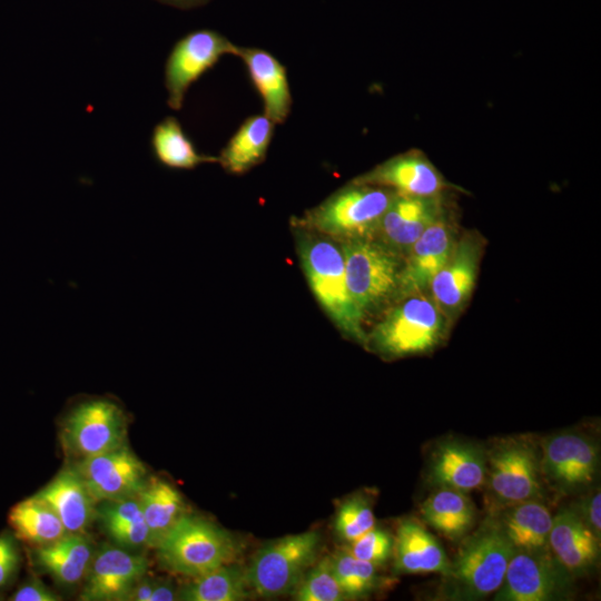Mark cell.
Returning a JSON list of instances; mask_svg holds the SVG:
<instances>
[{
  "mask_svg": "<svg viewBox=\"0 0 601 601\" xmlns=\"http://www.w3.org/2000/svg\"><path fill=\"white\" fill-rule=\"evenodd\" d=\"M155 158L173 169H194L206 162H218V158L200 154L187 136L177 118L165 117L154 128L150 138Z\"/></svg>",
  "mask_w": 601,
  "mask_h": 601,
  "instance_id": "4dcf8cb0",
  "label": "cell"
},
{
  "mask_svg": "<svg viewBox=\"0 0 601 601\" xmlns=\"http://www.w3.org/2000/svg\"><path fill=\"white\" fill-rule=\"evenodd\" d=\"M348 543L347 550L354 556L378 566L387 562L393 554L394 538L385 530L374 526Z\"/></svg>",
  "mask_w": 601,
  "mask_h": 601,
  "instance_id": "d590c367",
  "label": "cell"
},
{
  "mask_svg": "<svg viewBox=\"0 0 601 601\" xmlns=\"http://www.w3.org/2000/svg\"><path fill=\"white\" fill-rule=\"evenodd\" d=\"M156 550L164 568L195 579L230 563L237 545L233 536L215 523L185 514Z\"/></svg>",
  "mask_w": 601,
  "mask_h": 601,
  "instance_id": "8992f818",
  "label": "cell"
},
{
  "mask_svg": "<svg viewBox=\"0 0 601 601\" xmlns=\"http://www.w3.org/2000/svg\"><path fill=\"white\" fill-rule=\"evenodd\" d=\"M8 520L17 536L35 548L53 543L68 534L53 509L36 495L16 504Z\"/></svg>",
  "mask_w": 601,
  "mask_h": 601,
  "instance_id": "f546056e",
  "label": "cell"
},
{
  "mask_svg": "<svg viewBox=\"0 0 601 601\" xmlns=\"http://www.w3.org/2000/svg\"><path fill=\"white\" fill-rule=\"evenodd\" d=\"M319 534L307 531L264 545L246 570L247 581L258 595L290 593L316 558Z\"/></svg>",
  "mask_w": 601,
  "mask_h": 601,
  "instance_id": "9c48e42d",
  "label": "cell"
},
{
  "mask_svg": "<svg viewBox=\"0 0 601 601\" xmlns=\"http://www.w3.org/2000/svg\"><path fill=\"white\" fill-rule=\"evenodd\" d=\"M18 552L8 536H0V587L4 585L18 565Z\"/></svg>",
  "mask_w": 601,
  "mask_h": 601,
  "instance_id": "f35d334b",
  "label": "cell"
},
{
  "mask_svg": "<svg viewBox=\"0 0 601 601\" xmlns=\"http://www.w3.org/2000/svg\"><path fill=\"white\" fill-rule=\"evenodd\" d=\"M461 541L444 575L445 595L454 600L484 599L502 584L515 549L492 513Z\"/></svg>",
  "mask_w": 601,
  "mask_h": 601,
  "instance_id": "6da1fadb",
  "label": "cell"
},
{
  "mask_svg": "<svg viewBox=\"0 0 601 601\" xmlns=\"http://www.w3.org/2000/svg\"><path fill=\"white\" fill-rule=\"evenodd\" d=\"M96 549L86 534L68 533L58 541L35 548L38 568L65 588L85 581Z\"/></svg>",
  "mask_w": 601,
  "mask_h": 601,
  "instance_id": "cb8c5ba5",
  "label": "cell"
},
{
  "mask_svg": "<svg viewBox=\"0 0 601 601\" xmlns=\"http://www.w3.org/2000/svg\"><path fill=\"white\" fill-rule=\"evenodd\" d=\"M137 497L148 526L149 546L156 549L187 514L184 499L173 484L159 477H148Z\"/></svg>",
  "mask_w": 601,
  "mask_h": 601,
  "instance_id": "83f0119b",
  "label": "cell"
},
{
  "mask_svg": "<svg viewBox=\"0 0 601 601\" xmlns=\"http://www.w3.org/2000/svg\"><path fill=\"white\" fill-rule=\"evenodd\" d=\"M148 572V560L116 544L96 549L79 599L126 601L135 583Z\"/></svg>",
  "mask_w": 601,
  "mask_h": 601,
  "instance_id": "5bb4252c",
  "label": "cell"
},
{
  "mask_svg": "<svg viewBox=\"0 0 601 601\" xmlns=\"http://www.w3.org/2000/svg\"><path fill=\"white\" fill-rule=\"evenodd\" d=\"M298 601H341L346 597L332 569L331 558H324L299 582Z\"/></svg>",
  "mask_w": 601,
  "mask_h": 601,
  "instance_id": "e575fe53",
  "label": "cell"
},
{
  "mask_svg": "<svg viewBox=\"0 0 601 601\" xmlns=\"http://www.w3.org/2000/svg\"><path fill=\"white\" fill-rule=\"evenodd\" d=\"M395 195L390 188L351 183L308 210L299 223L344 242L374 239Z\"/></svg>",
  "mask_w": 601,
  "mask_h": 601,
  "instance_id": "277c9868",
  "label": "cell"
},
{
  "mask_svg": "<svg viewBox=\"0 0 601 601\" xmlns=\"http://www.w3.org/2000/svg\"><path fill=\"white\" fill-rule=\"evenodd\" d=\"M573 579L549 546L539 550H515L494 600H562L570 597Z\"/></svg>",
  "mask_w": 601,
  "mask_h": 601,
  "instance_id": "30bf717a",
  "label": "cell"
},
{
  "mask_svg": "<svg viewBox=\"0 0 601 601\" xmlns=\"http://www.w3.org/2000/svg\"><path fill=\"white\" fill-rule=\"evenodd\" d=\"M341 250L349 294L364 316L397 300L402 256L376 239L345 240Z\"/></svg>",
  "mask_w": 601,
  "mask_h": 601,
  "instance_id": "52a82bcc",
  "label": "cell"
},
{
  "mask_svg": "<svg viewBox=\"0 0 601 601\" xmlns=\"http://www.w3.org/2000/svg\"><path fill=\"white\" fill-rule=\"evenodd\" d=\"M447 321L426 292L410 295L385 314L367 345L388 357L426 353L443 339Z\"/></svg>",
  "mask_w": 601,
  "mask_h": 601,
  "instance_id": "5b68a950",
  "label": "cell"
},
{
  "mask_svg": "<svg viewBox=\"0 0 601 601\" xmlns=\"http://www.w3.org/2000/svg\"><path fill=\"white\" fill-rule=\"evenodd\" d=\"M544 483L560 494L588 490L597 480L600 466L598 443L578 431L550 435L541 445Z\"/></svg>",
  "mask_w": 601,
  "mask_h": 601,
  "instance_id": "8fae6325",
  "label": "cell"
},
{
  "mask_svg": "<svg viewBox=\"0 0 601 601\" xmlns=\"http://www.w3.org/2000/svg\"><path fill=\"white\" fill-rule=\"evenodd\" d=\"M274 128L264 114L248 117L221 149L218 162L229 174L247 173L265 159Z\"/></svg>",
  "mask_w": 601,
  "mask_h": 601,
  "instance_id": "484cf974",
  "label": "cell"
},
{
  "mask_svg": "<svg viewBox=\"0 0 601 601\" xmlns=\"http://www.w3.org/2000/svg\"><path fill=\"white\" fill-rule=\"evenodd\" d=\"M161 2L179 7V8H190L198 4H203L208 0H159Z\"/></svg>",
  "mask_w": 601,
  "mask_h": 601,
  "instance_id": "b9f144b4",
  "label": "cell"
},
{
  "mask_svg": "<svg viewBox=\"0 0 601 601\" xmlns=\"http://www.w3.org/2000/svg\"><path fill=\"white\" fill-rule=\"evenodd\" d=\"M457 238L444 213L418 237L403 258L397 300L425 293L447 260Z\"/></svg>",
  "mask_w": 601,
  "mask_h": 601,
  "instance_id": "2e32d148",
  "label": "cell"
},
{
  "mask_svg": "<svg viewBox=\"0 0 601 601\" xmlns=\"http://www.w3.org/2000/svg\"><path fill=\"white\" fill-rule=\"evenodd\" d=\"M444 213L443 194L422 197L396 193L374 239L404 258L418 237Z\"/></svg>",
  "mask_w": 601,
  "mask_h": 601,
  "instance_id": "e0dca14e",
  "label": "cell"
},
{
  "mask_svg": "<svg viewBox=\"0 0 601 601\" xmlns=\"http://www.w3.org/2000/svg\"><path fill=\"white\" fill-rule=\"evenodd\" d=\"M422 519L451 541H461L473 529L476 511L467 493L435 487L421 504Z\"/></svg>",
  "mask_w": 601,
  "mask_h": 601,
  "instance_id": "4316f807",
  "label": "cell"
},
{
  "mask_svg": "<svg viewBox=\"0 0 601 601\" xmlns=\"http://www.w3.org/2000/svg\"><path fill=\"white\" fill-rule=\"evenodd\" d=\"M156 579L145 574L129 591L126 601H149Z\"/></svg>",
  "mask_w": 601,
  "mask_h": 601,
  "instance_id": "ab89813d",
  "label": "cell"
},
{
  "mask_svg": "<svg viewBox=\"0 0 601 601\" xmlns=\"http://www.w3.org/2000/svg\"><path fill=\"white\" fill-rule=\"evenodd\" d=\"M71 464L97 503L137 497L148 480L146 466L128 444Z\"/></svg>",
  "mask_w": 601,
  "mask_h": 601,
  "instance_id": "4fadbf2b",
  "label": "cell"
},
{
  "mask_svg": "<svg viewBox=\"0 0 601 601\" xmlns=\"http://www.w3.org/2000/svg\"><path fill=\"white\" fill-rule=\"evenodd\" d=\"M352 183L381 186L398 194L422 197L442 195L453 187L418 150L394 156Z\"/></svg>",
  "mask_w": 601,
  "mask_h": 601,
  "instance_id": "ac0fdd59",
  "label": "cell"
},
{
  "mask_svg": "<svg viewBox=\"0 0 601 601\" xmlns=\"http://www.w3.org/2000/svg\"><path fill=\"white\" fill-rule=\"evenodd\" d=\"M482 255L481 238L465 234L432 279L428 295L447 319H453L469 302Z\"/></svg>",
  "mask_w": 601,
  "mask_h": 601,
  "instance_id": "9a60e30c",
  "label": "cell"
},
{
  "mask_svg": "<svg viewBox=\"0 0 601 601\" xmlns=\"http://www.w3.org/2000/svg\"><path fill=\"white\" fill-rule=\"evenodd\" d=\"M248 588L246 571L227 563L185 584L178 590V600L240 601L248 597Z\"/></svg>",
  "mask_w": 601,
  "mask_h": 601,
  "instance_id": "1f68e13d",
  "label": "cell"
},
{
  "mask_svg": "<svg viewBox=\"0 0 601 601\" xmlns=\"http://www.w3.org/2000/svg\"><path fill=\"white\" fill-rule=\"evenodd\" d=\"M96 519L114 544L130 551L149 546V531L138 497L97 503Z\"/></svg>",
  "mask_w": 601,
  "mask_h": 601,
  "instance_id": "f1b7e54d",
  "label": "cell"
},
{
  "mask_svg": "<svg viewBox=\"0 0 601 601\" xmlns=\"http://www.w3.org/2000/svg\"><path fill=\"white\" fill-rule=\"evenodd\" d=\"M549 548L556 560L573 577L589 574L600 559V539L582 522L573 508L553 515Z\"/></svg>",
  "mask_w": 601,
  "mask_h": 601,
  "instance_id": "ffe728a7",
  "label": "cell"
},
{
  "mask_svg": "<svg viewBox=\"0 0 601 601\" xmlns=\"http://www.w3.org/2000/svg\"><path fill=\"white\" fill-rule=\"evenodd\" d=\"M178 600V590L170 581L156 580L149 601Z\"/></svg>",
  "mask_w": 601,
  "mask_h": 601,
  "instance_id": "60d3db41",
  "label": "cell"
},
{
  "mask_svg": "<svg viewBox=\"0 0 601 601\" xmlns=\"http://www.w3.org/2000/svg\"><path fill=\"white\" fill-rule=\"evenodd\" d=\"M541 446L529 435L496 440L486 450L485 490L491 512L544 497Z\"/></svg>",
  "mask_w": 601,
  "mask_h": 601,
  "instance_id": "3957f363",
  "label": "cell"
},
{
  "mask_svg": "<svg viewBox=\"0 0 601 601\" xmlns=\"http://www.w3.org/2000/svg\"><path fill=\"white\" fill-rule=\"evenodd\" d=\"M486 450L460 439H446L433 449L427 464V481L434 487L469 493L484 485Z\"/></svg>",
  "mask_w": 601,
  "mask_h": 601,
  "instance_id": "d6986e66",
  "label": "cell"
},
{
  "mask_svg": "<svg viewBox=\"0 0 601 601\" xmlns=\"http://www.w3.org/2000/svg\"><path fill=\"white\" fill-rule=\"evenodd\" d=\"M13 601H59L61 598L51 591L43 582L30 580L22 584L12 595Z\"/></svg>",
  "mask_w": 601,
  "mask_h": 601,
  "instance_id": "74e56055",
  "label": "cell"
},
{
  "mask_svg": "<svg viewBox=\"0 0 601 601\" xmlns=\"http://www.w3.org/2000/svg\"><path fill=\"white\" fill-rule=\"evenodd\" d=\"M393 554L398 573H440L444 577L450 569V559L441 543L413 520L398 524Z\"/></svg>",
  "mask_w": 601,
  "mask_h": 601,
  "instance_id": "603a6c76",
  "label": "cell"
},
{
  "mask_svg": "<svg viewBox=\"0 0 601 601\" xmlns=\"http://www.w3.org/2000/svg\"><path fill=\"white\" fill-rule=\"evenodd\" d=\"M492 513L515 550L549 546L553 515L542 500H528Z\"/></svg>",
  "mask_w": 601,
  "mask_h": 601,
  "instance_id": "d4e9b609",
  "label": "cell"
},
{
  "mask_svg": "<svg viewBox=\"0 0 601 601\" xmlns=\"http://www.w3.org/2000/svg\"><path fill=\"white\" fill-rule=\"evenodd\" d=\"M35 495L53 509L68 533L86 534L96 519L97 502L71 463Z\"/></svg>",
  "mask_w": 601,
  "mask_h": 601,
  "instance_id": "44dd1931",
  "label": "cell"
},
{
  "mask_svg": "<svg viewBox=\"0 0 601 601\" xmlns=\"http://www.w3.org/2000/svg\"><path fill=\"white\" fill-rule=\"evenodd\" d=\"M236 56L245 63L263 100L264 115L275 125L285 122L290 114L293 98L284 65L270 52L259 48L238 46Z\"/></svg>",
  "mask_w": 601,
  "mask_h": 601,
  "instance_id": "7402d4cb",
  "label": "cell"
},
{
  "mask_svg": "<svg viewBox=\"0 0 601 601\" xmlns=\"http://www.w3.org/2000/svg\"><path fill=\"white\" fill-rule=\"evenodd\" d=\"M298 252L308 285L322 308L345 336L367 345L365 316L349 294L341 247L313 236L300 239Z\"/></svg>",
  "mask_w": 601,
  "mask_h": 601,
  "instance_id": "7a4b0ae2",
  "label": "cell"
},
{
  "mask_svg": "<svg viewBox=\"0 0 601 601\" xmlns=\"http://www.w3.org/2000/svg\"><path fill=\"white\" fill-rule=\"evenodd\" d=\"M331 563L346 599L364 598L381 585L377 565L354 556L347 549L331 556Z\"/></svg>",
  "mask_w": 601,
  "mask_h": 601,
  "instance_id": "d6a6232c",
  "label": "cell"
},
{
  "mask_svg": "<svg viewBox=\"0 0 601 601\" xmlns=\"http://www.w3.org/2000/svg\"><path fill=\"white\" fill-rule=\"evenodd\" d=\"M375 526V515L371 501L363 495H354L339 506L335 530L339 538L351 542Z\"/></svg>",
  "mask_w": 601,
  "mask_h": 601,
  "instance_id": "836d02e7",
  "label": "cell"
},
{
  "mask_svg": "<svg viewBox=\"0 0 601 601\" xmlns=\"http://www.w3.org/2000/svg\"><path fill=\"white\" fill-rule=\"evenodd\" d=\"M587 491V490H585ZM573 510L580 516L588 529L601 538V492L600 487H593L587 491L580 501L573 506Z\"/></svg>",
  "mask_w": 601,
  "mask_h": 601,
  "instance_id": "8d00e7d4",
  "label": "cell"
},
{
  "mask_svg": "<svg viewBox=\"0 0 601 601\" xmlns=\"http://www.w3.org/2000/svg\"><path fill=\"white\" fill-rule=\"evenodd\" d=\"M238 46L221 33L200 29L180 38L170 50L164 70L167 104L180 110L190 86L225 55H237Z\"/></svg>",
  "mask_w": 601,
  "mask_h": 601,
  "instance_id": "7c38bea8",
  "label": "cell"
},
{
  "mask_svg": "<svg viewBox=\"0 0 601 601\" xmlns=\"http://www.w3.org/2000/svg\"><path fill=\"white\" fill-rule=\"evenodd\" d=\"M128 417L111 398L90 397L75 404L61 422L60 441L72 461L127 444Z\"/></svg>",
  "mask_w": 601,
  "mask_h": 601,
  "instance_id": "ba28073f",
  "label": "cell"
}]
</instances>
